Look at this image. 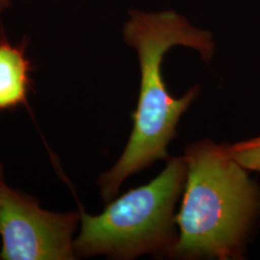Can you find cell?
I'll list each match as a JSON object with an SVG mask.
<instances>
[{
    "label": "cell",
    "instance_id": "2",
    "mask_svg": "<svg viewBox=\"0 0 260 260\" xmlns=\"http://www.w3.org/2000/svg\"><path fill=\"white\" fill-rule=\"evenodd\" d=\"M185 192L176 222L172 256L239 259L260 208L256 183L226 150L211 140L185 150Z\"/></svg>",
    "mask_w": 260,
    "mask_h": 260
},
{
    "label": "cell",
    "instance_id": "8",
    "mask_svg": "<svg viewBox=\"0 0 260 260\" xmlns=\"http://www.w3.org/2000/svg\"><path fill=\"white\" fill-rule=\"evenodd\" d=\"M2 180V178H1V171H0V181Z\"/></svg>",
    "mask_w": 260,
    "mask_h": 260
},
{
    "label": "cell",
    "instance_id": "3",
    "mask_svg": "<svg viewBox=\"0 0 260 260\" xmlns=\"http://www.w3.org/2000/svg\"><path fill=\"white\" fill-rule=\"evenodd\" d=\"M185 180L184 157H170L158 177L110 202L103 213L79 210L75 255L122 260L144 254L172 256L178 238L175 207Z\"/></svg>",
    "mask_w": 260,
    "mask_h": 260
},
{
    "label": "cell",
    "instance_id": "5",
    "mask_svg": "<svg viewBox=\"0 0 260 260\" xmlns=\"http://www.w3.org/2000/svg\"><path fill=\"white\" fill-rule=\"evenodd\" d=\"M29 62L21 48L0 43V109L24 103L28 87Z\"/></svg>",
    "mask_w": 260,
    "mask_h": 260
},
{
    "label": "cell",
    "instance_id": "6",
    "mask_svg": "<svg viewBox=\"0 0 260 260\" xmlns=\"http://www.w3.org/2000/svg\"><path fill=\"white\" fill-rule=\"evenodd\" d=\"M226 150L247 171L260 172V137L226 146Z\"/></svg>",
    "mask_w": 260,
    "mask_h": 260
},
{
    "label": "cell",
    "instance_id": "7",
    "mask_svg": "<svg viewBox=\"0 0 260 260\" xmlns=\"http://www.w3.org/2000/svg\"><path fill=\"white\" fill-rule=\"evenodd\" d=\"M12 0H0V13L4 10L8 9Z\"/></svg>",
    "mask_w": 260,
    "mask_h": 260
},
{
    "label": "cell",
    "instance_id": "1",
    "mask_svg": "<svg viewBox=\"0 0 260 260\" xmlns=\"http://www.w3.org/2000/svg\"><path fill=\"white\" fill-rule=\"evenodd\" d=\"M130 15L123 37L138 54L139 100L125 149L117 163L99 178L101 195L106 203L118 194L127 177L156 160L170 158L168 145L177 136L178 121L200 93L199 86L179 99L169 93L161 70L165 53L175 46H184L198 50L207 63L214 53L211 34L192 26L174 11L147 14L132 10Z\"/></svg>",
    "mask_w": 260,
    "mask_h": 260
},
{
    "label": "cell",
    "instance_id": "4",
    "mask_svg": "<svg viewBox=\"0 0 260 260\" xmlns=\"http://www.w3.org/2000/svg\"><path fill=\"white\" fill-rule=\"evenodd\" d=\"M78 212L43 209L0 181V260H73Z\"/></svg>",
    "mask_w": 260,
    "mask_h": 260
}]
</instances>
